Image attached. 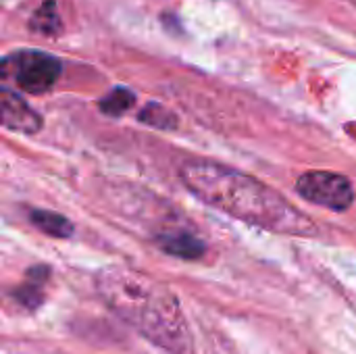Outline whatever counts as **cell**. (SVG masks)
Returning <instances> with one entry per match:
<instances>
[{
  "label": "cell",
  "mask_w": 356,
  "mask_h": 354,
  "mask_svg": "<svg viewBox=\"0 0 356 354\" xmlns=\"http://www.w3.org/2000/svg\"><path fill=\"white\" fill-rule=\"evenodd\" d=\"M154 244L171 257L184 259V261H196L200 257H204L207 252V244L196 238L190 232H163L154 236Z\"/></svg>",
  "instance_id": "7"
},
{
  "label": "cell",
  "mask_w": 356,
  "mask_h": 354,
  "mask_svg": "<svg viewBox=\"0 0 356 354\" xmlns=\"http://www.w3.org/2000/svg\"><path fill=\"white\" fill-rule=\"evenodd\" d=\"M100 300L129 328L152 344L175 354H188L192 336L177 296L154 277L125 267L111 265L94 280Z\"/></svg>",
  "instance_id": "2"
},
{
  "label": "cell",
  "mask_w": 356,
  "mask_h": 354,
  "mask_svg": "<svg viewBox=\"0 0 356 354\" xmlns=\"http://www.w3.org/2000/svg\"><path fill=\"white\" fill-rule=\"evenodd\" d=\"M184 186L204 204L248 225L286 234L317 236L315 221L265 182L209 159H190L179 167Z\"/></svg>",
  "instance_id": "1"
},
{
  "label": "cell",
  "mask_w": 356,
  "mask_h": 354,
  "mask_svg": "<svg viewBox=\"0 0 356 354\" xmlns=\"http://www.w3.org/2000/svg\"><path fill=\"white\" fill-rule=\"evenodd\" d=\"M63 73V63L42 50H19L0 61V75L10 77L23 92L46 94Z\"/></svg>",
  "instance_id": "3"
},
{
  "label": "cell",
  "mask_w": 356,
  "mask_h": 354,
  "mask_svg": "<svg viewBox=\"0 0 356 354\" xmlns=\"http://www.w3.org/2000/svg\"><path fill=\"white\" fill-rule=\"evenodd\" d=\"M0 127L33 136L44 127L42 115L31 108L21 94L0 86Z\"/></svg>",
  "instance_id": "5"
},
{
  "label": "cell",
  "mask_w": 356,
  "mask_h": 354,
  "mask_svg": "<svg viewBox=\"0 0 356 354\" xmlns=\"http://www.w3.org/2000/svg\"><path fill=\"white\" fill-rule=\"evenodd\" d=\"M27 219L29 223L40 230L42 234L50 236V238H58V240H67L73 236L75 232V225L71 223V219H67L65 215L60 213H54V211H44V209H31L27 213Z\"/></svg>",
  "instance_id": "8"
},
{
  "label": "cell",
  "mask_w": 356,
  "mask_h": 354,
  "mask_svg": "<svg viewBox=\"0 0 356 354\" xmlns=\"http://www.w3.org/2000/svg\"><path fill=\"white\" fill-rule=\"evenodd\" d=\"M136 104V94L123 86L113 88L106 96L98 100V108L108 117H121Z\"/></svg>",
  "instance_id": "10"
},
{
  "label": "cell",
  "mask_w": 356,
  "mask_h": 354,
  "mask_svg": "<svg viewBox=\"0 0 356 354\" xmlns=\"http://www.w3.org/2000/svg\"><path fill=\"white\" fill-rule=\"evenodd\" d=\"M138 121L156 129H175L177 127V117L163 104L159 102H148L140 113H138Z\"/></svg>",
  "instance_id": "11"
},
{
  "label": "cell",
  "mask_w": 356,
  "mask_h": 354,
  "mask_svg": "<svg viewBox=\"0 0 356 354\" xmlns=\"http://www.w3.org/2000/svg\"><path fill=\"white\" fill-rule=\"evenodd\" d=\"M29 29L44 35V38H56L63 31V21L56 8L54 0H44L42 6L31 15Z\"/></svg>",
  "instance_id": "9"
},
{
  "label": "cell",
  "mask_w": 356,
  "mask_h": 354,
  "mask_svg": "<svg viewBox=\"0 0 356 354\" xmlns=\"http://www.w3.org/2000/svg\"><path fill=\"white\" fill-rule=\"evenodd\" d=\"M48 280H50V267L35 265V267H31L27 271L25 282L8 292V298L15 300L19 307L27 309V311H35L46 300L44 288L48 284Z\"/></svg>",
  "instance_id": "6"
},
{
  "label": "cell",
  "mask_w": 356,
  "mask_h": 354,
  "mask_svg": "<svg viewBox=\"0 0 356 354\" xmlns=\"http://www.w3.org/2000/svg\"><path fill=\"white\" fill-rule=\"evenodd\" d=\"M296 192L319 207L330 211H346L355 202V188L346 175L332 171H309L298 177Z\"/></svg>",
  "instance_id": "4"
}]
</instances>
